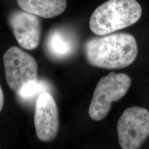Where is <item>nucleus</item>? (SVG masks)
Wrapping results in <instances>:
<instances>
[{"label":"nucleus","instance_id":"1","mask_svg":"<svg viewBox=\"0 0 149 149\" xmlns=\"http://www.w3.org/2000/svg\"><path fill=\"white\" fill-rule=\"evenodd\" d=\"M84 52L91 66L120 69L135 61L138 48L135 38L128 33H113L93 37L85 42Z\"/></svg>","mask_w":149,"mask_h":149},{"label":"nucleus","instance_id":"6","mask_svg":"<svg viewBox=\"0 0 149 149\" xmlns=\"http://www.w3.org/2000/svg\"><path fill=\"white\" fill-rule=\"evenodd\" d=\"M34 124L37 137L40 141L48 142L57 135L59 128L58 108L49 93H41L37 99Z\"/></svg>","mask_w":149,"mask_h":149},{"label":"nucleus","instance_id":"11","mask_svg":"<svg viewBox=\"0 0 149 149\" xmlns=\"http://www.w3.org/2000/svg\"><path fill=\"white\" fill-rule=\"evenodd\" d=\"M3 102H4V97H3V93L2 88H1V85H0V112L3 109Z\"/></svg>","mask_w":149,"mask_h":149},{"label":"nucleus","instance_id":"4","mask_svg":"<svg viewBox=\"0 0 149 149\" xmlns=\"http://www.w3.org/2000/svg\"><path fill=\"white\" fill-rule=\"evenodd\" d=\"M117 129L121 148H139L149 136V111L142 107L128 108L119 119Z\"/></svg>","mask_w":149,"mask_h":149},{"label":"nucleus","instance_id":"9","mask_svg":"<svg viewBox=\"0 0 149 149\" xmlns=\"http://www.w3.org/2000/svg\"><path fill=\"white\" fill-rule=\"evenodd\" d=\"M72 39L64 31L55 30L46 40V48L50 55L57 59L68 57L74 48Z\"/></svg>","mask_w":149,"mask_h":149},{"label":"nucleus","instance_id":"7","mask_svg":"<svg viewBox=\"0 0 149 149\" xmlns=\"http://www.w3.org/2000/svg\"><path fill=\"white\" fill-rule=\"evenodd\" d=\"M8 24L18 44L27 50L39 46L42 25L38 16L25 10H14L8 16Z\"/></svg>","mask_w":149,"mask_h":149},{"label":"nucleus","instance_id":"2","mask_svg":"<svg viewBox=\"0 0 149 149\" xmlns=\"http://www.w3.org/2000/svg\"><path fill=\"white\" fill-rule=\"evenodd\" d=\"M141 13L142 9L136 0H108L93 13L89 26L98 36L111 34L136 23Z\"/></svg>","mask_w":149,"mask_h":149},{"label":"nucleus","instance_id":"5","mask_svg":"<svg viewBox=\"0 0 149 149\" xmlns=\"http://www.w3.org/2000/svg\"><path fill=\"white\" fill-rule=\"evenodd\" d=\"M5 77L11 90L17 95L22 87L37 79V64L29 54L12 46L3 56Z\"/></svg>","mask_w":149,"mask_h":149},{"label":"nucleus","instance_id":"8","mask_svg":"<svg viewBox=\"0 0 149 149\" xmlns=\"http://www.w3.org/2000/svg\"><path fill=\"white\" fill-rule=\"evenodd\" d=\"M22 10L43 18H53L66 10V0H17Z\"/></svg>","mask_w":149,"mask_h":149},{"label":"nucleus","instance_id":"10","mask_svg":"<svg viewBox=\"0 0 149 149\" xmlns=\"http://www.w3.org/2000/svg\"><path fill=\"white\" fill-rule=\"evenodd\" d=\"M46 85L42 81L39 80L30 81L22 87L21 91L18 93L17 95L24 100H29L31 98L35 97L37 95L46 92L44 91Z\"/></svg>","mask_w":149,"mask_h":149},{"label":"nucleus","instance_id":"3","mask_svg":"<svg viewBox=\"0 0 149 149\" xmlns=\"http://www.w3.org/2000/svg\"><path fill=\"white\" fill-rule=\"evenodd\" d=\"M131 85V79L124 73L110 72L100 79L93 93L88 114L92 120L105 118L111 110V104L122 99Z\"/></svg>","mask_w":149,"mask_h":149}]
</instances>
